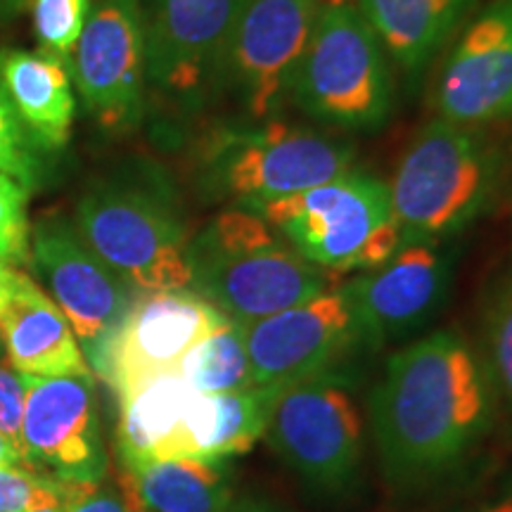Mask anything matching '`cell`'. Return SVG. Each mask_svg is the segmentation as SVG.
Masks as SVG:
<instances>
[{
  "label": "cell",
  "instance_id": "cell-1",
  "mask_svg": "<svg viewBox=\"0 0 512 512\" xmlns=\"http://www.w3.org/2000/svg\"><path fill=\"white\" fill-rule=\"evenodd\" d=\"M494 399L484 358L458 332H430L396 351L370 394L387 484L411 496L460 472L491 430Z\"/></svg>",
  "mask_w": 512,
  "mask_h": 512
},
{
  "label": "cell",
  "instance_id": "cell-2",
  "mask_svg": "<svg viewBox=\"0 0 512 512\" xmlns=\"http://www.w3.org/2000/svg\"><path fill=\"white\" fill-rule=\"evenodd\" d=\"M76 228L136 292L190 287V238L169 176L131 162L98 176L76 204Z\"/></svg>",
  "mask_w": 512,
  "mask_h": 512
},
{
  "label": "cell",
  "instance_id": "cell-3",
  "mask_svg": "<svg viewBox=\"0 0 512 512\" xmlns=\"http://www.w3.org/2000/svg\"><path fill=\"white\" fill-rule=\"evenodd\" d=\"M188 259L192 292L245 328L328 290L330 273L252 209L216 214L190 238Z\"/></svg>",
  "mask_w": 512,
  "mask_h": 512
},
{
  "label": "cell",
  "instance_id": "cell-4",
  "mask_svg": "<svg viewBox=\"0 0 512 512\" xmlns=\"http://www.w3.org/2000/svg\"><path fill=\"white\" fill-rule=\"evenodd\" d=\"M501 178L503 155L486 133L432 119L389 183L401 247L456 238L491 207Z\"/></svg>",
  "mask_w": 512,
  "mask_h": 512
},
{
  "label": "cell",
  "instance_id": "cell-5",
  "mask_svg": "<svg viewBox=\"0 0 512 512\" xmlns=\"http://www.w3.org/2000/svg\"><path fill=\"white\" fill-rule=\"evenodd\" d=\"M354 162L349 140L278 117L211 128L197 152L202 190L242 209L316 188Z\"/></svg>",
  "mask_w": 512,
  "mask_h": 512
},
{
  "label": "cell",
  "instance_id": "cell-6",
  "mask_svg": "<svg viewBox=\"0 0 512 512\" xmlns=\"http://www.w3.org/2000/svg\"><path fill=\"white\" fill-rule=\"evenodd\" d=\"M290 102L320 126L370 133L394 110L392 60L356 3H323Z\"/></svg>",
  "mask_w": 512,
  "mask_h": 512
},
{
  "label": "cell",
  "instance_id": "cell-7",
  "mask_svg": "<svg viewBox=\"0 0 512 512\" xmlns=\"http://www.w3.org/2000/svg\"><path fill=\"white\" fill-rule=\"evenodd\" d=\"M249 209L325 273L375 271L401 249L389 183L356 169Z\"/></svg>",
  "mask_w": 512,
  "mask_h": 512
},
{
  "label": "cell",
  "instance_id": "cell-8",
  "mask_svg": "<svg viewBox=\"0 0 512 512\" xmlns=\"http://www.w3.org/2000/svg\"><path fill=\"white\" fill-rule=\"evenodd\" d=\"M266 441L313 496L347 498L363 463V422L337 373L287 384L273 399Z\"/></svg>",
  "mask_w": 512,
  "mask_h": 512
},
{
  "label": "cell",
  "instance_id": "cell-9",
  "mask_svg": "<svg viewBox=\"0 0 512 512\" xmlns=\"http://www.w3.org/2000/svg\"><path fill=\"white\" fill-rule=\"evenodd\" d=\"M245 0H140L147 91L192 110L221 83L223 57Z\"/></svg>",
  "mask_w": 512,
  "mask_h": 512
},
{
  "label": "cell",
  "instance_id": "cell-10",
  "mask_svg": "<svg viewBox=\"0 0 512 512\" xmlns=\"http://www.w3.org/2000/svg\"><path fill=\"white\" fill-rule=\"evenodd\" d=\"M31 259L72 325L88 366L102 375L107 349L133 302V290L83 240L76 223L48 214L31 230Z\"/></svg>",
  "mask_w": 512,
  "mask_h": 512
},
{
  "label": "cell",
  "instance_id": "cell-11",
  "mask_svg": "<svg viewBox=\"0 0 512 512\" xmlns=\"http://www.w3.org/2000/svg\"><path fill=\"white\" fill-rule=\"evenodd\" d=\"M69 72L83 107L102 131L110 136L136 131L147 105L140 0H93Z\"/></svg>",
  "mask_w": 512,
  "mask_h": 512
},
{
  "label": "cell",
  "instance_id": "cell-12",
  "mask_svg": "<svg viewBox=\"0 0 512 512\" xmlns=\"http://www.w3.org/2000/svg\"><path fill=\"white\" fill-rule=\"evenodd\" d=\"M320 5L323 0H245L219 88H228L247 119H273L285 110Z\"/></svg>",
  "mask_w": 512,
  "mask_h": 512
},
{
  "label": "cell",
  "instance_id": "cell-13",
  "mask_svg": "<svg viewBox=\"0 0 512 512\" xmlns=\"http://www.w3.org/2000/svg\"><path fill=\"white\" fill-rule=\"evenodd\" d=\"M363 342L366 335L344 285L245 328L254 387H287L335 373L337 363Z\"/></svg>",
  "mask_w": 512,
  "mask_h": 512
},
{
  "label": "cell",
  "instance_id": "cell-14",
  "mask_svg": "<svg viewBox=\"0 0 512 512\" xmlns=\"http://www.w3.org/2000/svg\"><path fill=\"white\" fill-rule=\"evenodd\" d=\"M22 439L27 463L60 482H102L107 451L93 375L31 377Z\"/></svg>",
  "mask_w": 512,
  "mask_h": 512
},
{
  "label": "cell",
  "instance_id": "cell-15",
  "mask_svg": "<svg viewBox=\"0 0 512 512\" xmlns=\"http://www.w3.org/2000/svg\"><path fill=\"white\" fill-rule=\"evenodd\" d=\"M226 320L192 290L138 292L114 332L100 377L121 399L150 377L178 370L183 356Z\"/></svg>",
  "mask_w": 512,
  "mask_h": 512
},
{
  "label": "cell",
  "instance_id": "cell-16",
  "mask_svg": "<svg viewBox=\"0 0 512 512\" xmlns=\"http://www.w3.org/2000/svg\"><path fill=\"white\" fill-rule=\"evenodd\" d=\"M434 110L475 128L512 117V0H491L465 24L439 72Z\"/></svg>",
  "mask_w": 512,
  "mask_h": 512
},
{
  "label": "cell",
  "instance_id": "cell-17",
  "mask_svg": "<svg viewBox=\"0 0 512 512\" xmlns=\"http://www.w3.org/2000/svg\"><path fill=\"white\" fill-rule=\"evenodd\" d=\"M453 256L441 242H415L375 271L344 285L354 299L368 344L399 342L420 332L444 309L451 290Z\"/></svg>",
  "mask_w": 512,
  "mask_h": 512
},
{
  "label": "cell",
  "instance_id": "cell-18",
  "mask_svg": "<svg viewBox=\"0 0 512 512\" xmlns=\"http://www.w3.org/2000/svg\"><path fill=\"white\" fill-rule=\"evenodd\" d=\"M0 335L12 368L31 377L93 375L72 325L53 299L19 271L0 309Z\"/></svg>",
  "mask_w": 512,
  "mask_h": 512
},
{
  "label": "cell",
  "instance_id": "cell-19",
  "mask_svg": "<svg viewBox=\"0 0 512 512\" xmlns=\"http://www.w3.org/2000/svg\"><path fill=\"white\" fill-rule=\"evenodd\" d=\"M192 394L195 389L174 370L150 377L121 396L117 446L124 467L136 470L159 460L190 458L188 408Z\"/></svg>",
  "mask_w": 512,
  "mask_h": 512
},
{
  "label": "cell",
  "instance_id": "cell-20",
  "mask_svg": "<svg viewBox=\"0 0 512 512\" xmlns=\"http://www.w3.org/2000/svg\"><path fill=\"white\" fill-rule=\"evenodd\" d=\"M0 79L36 145L46 155L64 150L76 117L69 64L43 50H0Z\"/></svg>",
  "mask_w": 512,
  "mask_h": 512
},
{
  "label": "cell",
  "instance_id": "cell-21",
  "mask_svg": "<svg viewBox=\"0 0 512 512\" xmlns=\"http://www.w3.org/2000/svg\"><path fill=\"white\" fill-rule=\"evenodd\" d=\"M479 0H356L389 60L420 74L451 43Z\"/></svg>",
  "mask_w": 512,
  "mask_h": 512
},
{
  "label": "cell",
  "instance_id": "cell-22",
  "mask_svg": "<svg viewBox=\"0 0 512 512\" xmlns=\"http://www.w3.org/2000/svg\"><path fill=\"white\" fill-rule=\"evenodd\" d=\"M283 387H249L228 394H192L188 408L190 458L226 463L264 439L273 399Z\"/></svg>",
  "mask_w": 512,
  "mask_h": 512
},
{
  "label": "cell",
  "instance_id": "cell-23",
  "mask_svg": "<svg viewBox=\"0 0 512 512\" xmlns=\"http://www.w3.org/2000/svg\"><path fill=\"white\" fill-rule=\"evenodd\" d=\"M128 470V467H126ZM150 512H233V484L223 463L159 460L131 470Z\"/></svg>",
  "mask_w": 512,
  "mask_h": 512
},
{
  "label": "cell",
  "instance_id": "cell-24",
  "mask_svg": "<svg viewBox=\"0 0 512 512\" xmlns=\"http://www.w3.org/2000/svg\"><path fill=\"white\" fill-rule=\"evenodd\" d=\"M178 373L195 392L228 394L254 387L249 368L245 325L226 320L183 356Z\"/></svg>",
  "mask_w": 512,
  "mask_h": 512
},
{
  "label": "cell",
  "instance_id": "cell-25",
  "mask_svg": "<svg viewBox=\"0 0 512 512\" xmlns=\"http://www.w3.org/2000/svg\"><path fill=\"white\" fill-rule=\"evenodd\" d=\"M0 174L34 192L46 176V152L36 145L0 79Z\"/></svg>",
  "mask_w": 512,
  "mask_h": 512
},
{
  "label": "cell",
  "instance_id": "cell-26",
  "mask_svg": "<svg viewBox=\"0 0 512 512\" xmlns=\"http://www.w3.org/2000/svg\"><path fill=\"white\" fill-rule=\"evenodd\" d=\"M484 366L494 394L512 413V275L503 280L486 309Z\"/></svg>",
  "mask_w": 512,
  "mask_h": 512
},
{
  "label": "cell",
  "instance_id": "cell-27",
  "mask_svg": "<svg viewBox=\"0 0 512 512\" xmlns=\"http://www.w3.org/2000/svg\"><path fill=\"white\" fill-rule=\"evenodd\" d=\"M91 3L93 0H31L34 34L43 53L69 64L86 27Z\"/></svg>",
  "mask_w": 512,
  "mask_h": 512
},
{
  "label": "cell",
  "instance_id": "cell-28",
  "mask_svg": "<svg viewBox=\"0 0 512 512\" xmlns=\"http://www.w3.org/2000/svg\"><path fill=\"white\" fill-rule=\"evenodd\" d=\"M29 195L22 183L0 174V264L22 266L31 261Z\"/></svg>",
  "mask_w": 512,
  "mask_h": 512
},
{
  "label": "cell",
  "instance_id": "cell-29",
  "mask_svg": "<svg viewBox=\"0 0 512 512\" xmlns=\"http://www.w3.org/2000/svg\"><path fill=\"white\" fill-rule=\"evenodd\" d=\"M64 486L60 479L36 475L27 467H0V510L31 512L46 505L62 503Z\"/></svg>",
  "mask_w": 512,
  "mask_h": 512
},
{
  "label": "cell",
  "instance_id": "cell-30",
  "mask_svg": "<svg viewBox=\"0 0 512 512\" xmlns=\"http://www.w3.org/2000/svg\"><path fill=\"white\" fill-rule=\"evenodd\" d=\"M24 411H27V380H24L22 373H15V370L0 366V434L8 439V444L15 448L19 456L24 458V463H27V453H24L22 439ZM31 470H34V467H31Z\"/></svg>",
  "mask_w": 512,
  "mask_h": 512
},
{
  "label": "cell",
  "instance_id": "cell-31",
  "mask_svg": "<svg viewBox=\"0 0 512 512\" xmlns=\"http://www.w3.org/2000/svg\"><path fill=\"white\" fill-rule=\"evenodd\" d=\"M64 512H126L121 489L105 482H62Z\"/></svg>",
  "mask_w": 512,
  "mask_h": 512
},
{
  "label": "cell",
  "instance_id": "cell-32",
  "mask_svg": "<svg viewBox=\"0 0 512 512\" xmlns=\"http://www.w3.org/2000/svg\"><path fill=\"white\" fill-rule=\"evenodd\" d=\"M453 512H512V472L498 479L477 501L467 503Z\"/></svg>",
  "mask_w": 512,
  "mask_h": 512
},
{
  "label": "cell",
  "instance_id": "cell-33",
  "mask_svg": "<svg viewBox=\"0 0 512 512\" xmlns=\"http://www.w3.org/2000/svg\"><path fill=\"white\" fill-rule=\"evenodd\" d=\"M119 489H121V496H124L126 512H150L143 501V496H140L136 477H133V472L126 470V467L119 475Z\"/></svg>",
  "mask_w": 512,
  "mask_h": 512
},
{
  "label": "cell",
  "instance_id": "cell-34",
  "mask_svg": "<svg viewBox=\"0 0 512 512\" xmlns=\"http://www.w3.org/2000/svg\"><path fill=\"white\" fill-rule=\"evenodd\" d=\"M31 8V0H0V27L15 22Z\"/></svg>",
  "mask_w": 512,
  "mask_h": 512
},
{
  "label": "cell",
  "instance_id": "cell-35",
  "mask_svg": "<svg viewBox=\"0 0 512 512\" xmlns=\"http://www.w3.org/2000/svg\"><path fill=\"white\" fill-rule=\"evenodd\" d=\"M17 268H12L8 264H0V309H3L5 302L10 299L12 294V287H15V280H17Z\"/></svg>",
  "mask_w": 512,
  "mask_h": 512
},
{
  "label": "cell",
  "instance_id": "cell-36",
  "mask_svg": "<svg viewBox=\"0 0 512 512\" xmlns=\"http://www.w3.org/2000/svg\"><path fill=\"white\" fill-rule=\"evenodd\" d=\"M0 467H27V470H31V467L24 463V458L8 444V439H5L3 434H0Z\"/></svg>",
  "mask_w": 512,
  "mask_h": 512
},
{
  "label": "cell",
  "instance_id": "cell-37",
  "mask_svg": "<svg viewBox=\"0 0 512 512\" xmlns=\"http://www.w3.org/2000/svg\"><path fill=\"white\" fill-rule=\"evenodd\" d=\"M233 512H273V510L268 508V505H264V503L245 501V503H240L238 508H233Z\"/></svg>",
  "mask_w": 512,
  "mask_h": 512
},
{
  "label": "cell",
  "instance_id": "cell-38",
  "mask_svg": "<svg viewBox=\"0 0 512 512\" xmlns=\"http://www.w3.org/2000/svg\"><path fill=\"white\" fill-rule=\"evenodd\" d=\"M31 512H64V505L55 503V505H46V508H38V510H31Z\"/></svg>",
  "mask_w": 512,
  "mask_h": 512
},
{
  "label": "cell",
  "instance_id": "cell-39",
  "mask_svg": "<svg viewBox=\"0 0 512 512\" xmlns=\"http://www.w3.org/2000/svg\"><path fill=\"white\" fill-rule=\"evenodd\" d=\"M323 3H354V0H323Z\"/></svg>",
  "mask_w": 512,
  "mask_h": 512
},
{
  "label": "cell",
  "instance_id": "cell-40",
  "mask_svg": "<svg viewBox=\"0 0 512 512\" xmlns=\"http://www.w3.org/2000/svg\"><path fill=\"white\" fill-rule=\"evenodd\" d=\"M0 512H3V510H0Z\"/></svg>",
  "mask_w": 512,
  "mask_h": 512
}]
</instances>
